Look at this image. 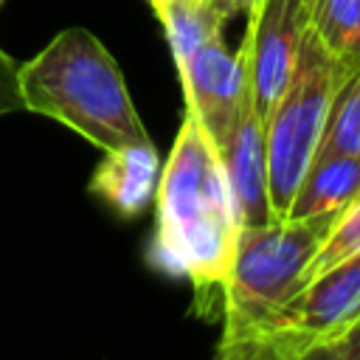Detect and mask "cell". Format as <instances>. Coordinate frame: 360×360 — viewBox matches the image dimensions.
I'll use <instances>...</instances> for the list:
<instances>
[{
	"label": "cell",
	"mask_w": 360,
	"mask_h": 360,
	"mask_svg": "<svg viewBox=\"0 0 360 360\" xmlns=\"http://www.w3.org/2000/svg\"><path fill=\"white\" fill-rule=\"evenodd\" d=\"M236 231L219 155L186 110L172 152L160 166L146 262L166 276L188 278L202 312L219 309Z\"/></svg>",
	"instance_id": "obj_1"
},
{
	"label": "cell",
	"mask_w": 360,
	"mask_h": 360,
	"mask_svg": "<svg viewBox=\"0 0 360 360\" xmlns=\"http://www.w3.org/2000/svg\"><path fill=\"white\" fill-rule=\"evenodd\" d=\"M17 87L22 110L65 124L101 152L152 143L118 62L82 25L59 31L17 65Z\"/></svg>",
	"instance_id": "obj_2"
},
{
	"label": "cell",
	"mask_w": 360,
	"mask_h": 360,
	"mask_svg": "<svg viewBox=\"0 0 360 360\" xmlns=\"http://www.w3.org/2000/svg\"><path fill=\"white\" fill-rule=\"evenodd\" d=\"M340 211L239 228L222 287V340L278 332Z\"/></svg>",
	"instance_id": "obj_3"
},
{
	"label": "cell",
	"mask_w": 360,
	"mask_h": 360,
	"mask_svg": "<svg viewBox=\"0 0 360 360\" xmlns=\"http://www.w3.org/2000/svg\"><path fill=\"white\" fill-rule=\"evenodd\" d=\"M360 68V62H346L332 56L312 31H307L295 70L278 96L276 107L264 118V163H267V191L276 219H287L292 194L312 163L326 115L340 84Z\"/></svg>",
	"instance_id": "obj_4"
},
{
	"label": "cell",
	"mask_w": 360,
	"mask_h": 360,
	"mask_svg": "<svg viewBox=\"0 0 360 360\" xmlns=\"http://www.w3.org/2000/svg\"><path fill=\"white\" fill-rule=\"evenodd\" d=\"M307 31L309 11L304 0H259L248 17V31L239 48L245 53L250 101L262 124L295 70Z\"/></svg>",
	"instance_id": "obj_5"
},
{
	"label": "cell",
	"mask_w": 360,
	"mask_h": 360,
	"mask_svg": "<svg viewBox=\"0 0 360 360\" xmlns=\"http://www.w3.org/2000/svg\"><path fill=\"white\" fill-rule=\"evenodd\" d=\"M177 76L186 96V110L197 118L200 129L219 149L245 107L250 101L245 53L231 51L222 34L205 39L183 65H177Z\"/></svg>",
	"instance_id": "obj_6"
},
{
	"label": "cell",
	"mask_w": 360,
	"mask_h": 360,
	"mask_svg": "<svg viewBox=\"0 0 360 360\" xmlns=\"http://www.w3.org/2000/svg\"><path fill=\"white\" fill-rule=\"evenodd\" d=\"M222 174L228 183L233 217L239 228H256L273 222L270 191H267V163H264V127L253 110V101H245L239 110L225 143L217 149Z\"/></svg>",
	"instance_id": "obj_7"
},
{
	"label": "cell",
	"mask_w": 360,
	"mask_h": 360,
	"mask_svg": "<svg viewBox=\"0 0 360 360\" xmlns=\"http://www.w3.org/2000/svg\"><path fill=\"white\" fill-rule=\"evenodd\" d=\"M360 321V250L312 276L295 295L284 326L307 340H338Z\"/></svg>",
	"instance_id": "obj_8"
},
{
	"label": "cell",
	"mask_w": 360,
	"mask_h": 360,
	"mask_svg": "<svg viewBox=\"0 0 360 360\" xmlns=\"http://www.w3.org/2000/svg\"><path fill=\"white\" fill-rule=\"evenodd\" d=\"M160 166L163 163L155 143L104 152L87 183V191L107 202L121 219H135L155 202Z\"/></svg>",
	"instance_id": "obj_9"
},
{
	"label": "cell",
	"mask_w": 360,
	"mask_h": 360,
	"mask_svg": "<svg viewBox=\"0 0 360 360\" xmlns=\"http://www.w3.org/2000/svg\"><path fill=\"white\" fill-rule=\"evenodd\" d=\"M360 197V155H323L307 166L287 219H304L326 211H343Z\"/></svg>",
	"instance_id": "obj_10"
},
{
	"label": "cell",
	"mask_w": 360,
	"mask_h": 360,
	"mask_svg": "<svg viewBox=\"0 0 360 360\" xmlns=\"http://www.w3.org/2000/svg\"><path fill=\"white\" fill-rule=\"evenodd\" d=\"M152 8L166 31L174 65H183L214 34H222V20L211 0H158Z\"/></svg>",
	"instance_id": "obj_11"
},
{
	"label": "cell",
	"mask_w": 360,
	"mask_h": 360,
	"mask_svg": "<svg viewBox=\"0 0 360 360\" xmlns=\"http://www.w3.org/2000/svg\"><path fill=\"white\" fill-rule=\"evenodd\" d=\"M309 31L332 56L360 62V0H315Z\"/></svg>",
	"instance_id": "obj_12"
},
{
	"label": "cell",
	"mask_w": 360,
	"mask_h": 360,
	"mask_svg": "<svg viewBox=\"0 0 360 360\" xmlns=\"http://www.w3.org/2000/svg\"><path fill=\"white\" fill-rule=\"evenodd\" d=\"M323 155H360V68L332 98L315 158Z\"/></svg>",
	"instance_id": "obj_13"
},
{
	"label": "cell",
	"mask_w": 360,
	"mask_h": 360,
	"mask_svg": "<svg viewBox=\"0 0 360 360\" xmlns=\"http://www.w3.org/2000/svg\"><path fill=\"white\" fill-rule=\"evenodd\" d=\"M312 340L292 329H278L262 338H242V340H219V349L211 360H281L287 354H298Z\"/></svg>",
	"instance_id": "obj_14"
},
{
	"label": "cell",
	"mask_w": 360,
	"mask_h": 360,
	"mask_svg": "<svg viewBox=\"0 0 360 360\" xmlns=\"http://www.w3.org/2000/svg\"><path fill=\"white\" fill-rule=\"evenodd\" d=\"M357 250H360V197H357L349 208L340 211V217H338L332 233L326 236V242L321 245V250L315 253V259L309 262L307 281H309L312 276H318L321 270L332 267L335 262H340V259L357 253Z\"/></svg>",
	"instance_id": "obj_15"
},
{
	"label": "cell",
	"mask_w": 360,
	"mask_h": 360,
	"mask_svg": "<svg viewBox=\"0 0 360 360\" xmlns=\"http://www.w3.org/2000/svg\"><path fill=\"white\" fill-rule=\"evenodd\" d=\"M20 87H17V62L0 48V115L20 112Z\"/></svg>",
	"instance_id": "obj_16"
},
{
	"label": "cell",
	"mask_w": 360,
	"mask_h": 360,
	"mask_svg": "<svg viewBox=\"0 0 360 360\" xmlns=\"http://www.w3.org/2000/svg\"><path fill=\"white\" fill-rule=\"evenodd\" d=\"M281 360H340V352H338V340H318V343L307 346L304 352L287 354Z\"/></svg>",
	"instance_id": "obj_17"
},
{
	"label": "cell",
	"mask_w": 360,
	"mask_h": 360,
	"mask_svg": "<svg viewBox=\"0 0 360 360\" xmlns=\"http://www.w3.org/2000/svg\"><path fill=\"white\" fill-rule=\"evenodd\" d=\"M256 3L259 0H211V6H214V11L219 14L222 22H228L233 17H250Z\"/></svg>",
	"instance_id": "obj_18"
},
{
	"label": "cell",
	"mask_w": 360,
	"mask_h": 360,
	"mask_svg": "<svg viewBox=\"0 0 360 360\" xmlns=\"http://www.w3.org/2000/svg\"><path fill=\"white\" fill-rule=\"evenodd\" d=\"M340 360H360V321H354L340 338H338Z\"/></svg>",
	"instance_id": "obj_19"
},
{
	"label": "cell",
	"mask_w": 360,
	"mask_h": 360,
	"mask_svg": "<svg viewBox=\"0 0 360 360\" xmlns=\"http://www.w3.org/2000/svg\"><path fill=\"white\" fill-rule=\"evenodd\" d=\"M312 3H315V0H304V6H307V11L312 8Z\"/></svg>",
	"instance_id": "obj_20"
},
{
	"label": "cell",
	"mask_w": 360,
	"mask_h": 360,
	"mask_svg": "<svg viewBox=\"0 0 360 360\" xmlns=\"http://www.w3.org/2000/svg\"><path fill=\"white\" fill-rule=\"evenodd\" d=\"M155 3H158V0H149V6H155Z\"/></svg>",
	"instance_id": "obj_21"
}]
</instances>
